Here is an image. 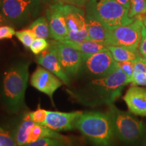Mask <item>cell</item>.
<instances>
[{
  "mask_svg": "<svg viewBox=\"0 0 146 146\" xmlns=\"http://www.w3.org/2000/svg\"><path fill=\"white\" fill-rule=\"evenodd\" d=\"M127 84V76L118 67L106 76L91 78L83 87L71 94L78 102L87 106H108L119 98Z\"/></svg>",
  "mask_w": 146,
  "mask_h": 146,
  "instance_id": "1",
  "label": "cell"
},
{
  "mask_svg": "<svg viewBox=\"0 0 146 146\" xmlns=\"http://www.w3.org/2000/svg\"><path fill=\"white\" fill-rule=\"evenodd\" d=\"M30 62L21 60L5 71L1 83V100L9 112L18 113L25 106V96L29 81Z\"/></svg>",
  "mask_w": 146,
  "mask_h": 146,
  "instance_id": "2",
  "label": "cell"
},
{
  "mask_svg": "<svg viewBox=\"0 0 146 146\" xmlns=\"http://www.w3.org/2000/svg\"><path fill=\"white\" fill-rule=\"evenodd\" d=\"M76 129L94 146H113L116 136L107 112H83L76 121Z\"/></svg>",
  "mask_w": 146,
  "mask_h": 146,
  "instance_id": "3",
  "label": "cell"
},
{
  "mask_svg": "<svg viewBox=\"0 0 146 146\" xmlns=\"http://www.w3.org/2000/svg\"><path fill=\"white\" fill-rule=\"evenodd\" d=\"M129 10L116 0H89L86 17L96 20L107 29H114L132 23L135 18L129 17Z\"/></svg>",
  "mask_w": 146,
  "mask_h": 146,
  "instance_id": "4",
  "label": "cell"
},
{
  "mask_svg": "<svg viewBox=\"0 0 146 146\" xmlns=\"http://www.w3.org/2000/svg\"><path fill=\"white\" fill-rule=\"evenodd\" d=\"M107 112L112 120L115 136L123 143L135 145L145 137V125L130 113L120 110L113 104L108 105Z\"/></svg>",
  "mask_w": 146,
  "mask_h": 146,
  "instance_id": "5",
  "label": "cell"
},
{
  "mask_svg": "<svg viewBox=\"0 0 146 146\" xmlns=\"http://www.w3.org/2000/svg\"><path fill=\"white\" fill-rule=\"evenodd\" d=\"M41 0H1L0 11L8 25L22 27L39 15Z\"/></svg>",
  "mask_w": 146,
  "mask_h": 146,
  "instance_id": "6",
  "label": "cell"
},
{
  "mask_svg": "<svg viewBox=\"0 0 146 146\" xmlns=\"http://www.w3.org/2000/svg\"><path fill=\"white\" fill-rule=\"evenodd\" d=\"M82 58L80 73L91 78L103 77L118 68L117 62L109 50L94 54H82Z\"/></svg>",
  "mask_w": 146,
  "mask_h": 146,
  "instance_id": "7",
  "label": "cell"
},
{
  "mask_svg": "<svg viewBox=\"0 0 146 146\" xmlns=\"http://www.w3.org/2000/svg\"><path fill=\"white\" fill-rule=\"evenodd\" d=\"M143 23L139 18L125 26L108 31L106 44L138 50L141 39V27Z\"/></svg>",
  "mask_w": 146,
  "mask_h": 146,
  "instance_id": "8",
  "label": "cell"
},
{
  "mask_svg": "<svg viewBox=\"0 0 146 146\" xmlns=\"http://www.w3.org/2000/svg\"><path fill=\"white\" fill-rule=\"evenodd\" d=\"M56 47L62 66L69 77H74L80 73L83 58L82 53L60 41H52Z\"/></svg>",
  "mask_w": 146,
  "mask_h": 146,
  "instance_id": "9",
  "label": "cell"
},
{
  "mask_svg": "<svg viewBox=\"0 0 146 146\" xmlns=\"http://www.w3.org/2000/svg\"><path fill=\"white\" fill-rule=\"evenodd\" d=\"M49 23L50 37L56 41H62L66 38L68 30L63 12V3L57 2L51 5L46 10Z\"/></svg>",
  "mask_w": 146,
  "mask_h": 146,
  "instance_id": "10",
  "label": "cell"
},
{
  "mask_svg": "<svg viewBox=\"0 0 146 146\" xmlns=\"http://www.w3.org/2000/svg\"><path fill=\"white\" fill-rule=\"evenodd\" d=\"M62 83L58 76L42 66H38L31 77L32 86L52 100L55 91L62 85Z\"/></svg>",
  "mask_w": 146,
  "mask_h": 146,
  "instance_id": "11",
  "label": "cell"
},
{
  "mask_svg": "<svg viewBox=\"0 0 146 146\" xmlns=\"http://www.w3.org/2000/svg\"><path fill=\"white\" fill-rule=\"evenodd\" d=\"M36 62L41 66L58 76L64 83L66 85L70 84V77L67 75L60 64L57 51L52 41L50 43V47L48 49L42 52L38 56Z\"/></svg>",
  "mask_w": 146,
  "mask_h": 146,
  "instance_id": "12",
  "label": "cell"
},
{
  "mask_svg": "<svg viewBox=\"0 0 146 146\" xmlns=\"http://www.w3.org/2000/svg\"><path fill=\"white\" fill-rule=\"evenodd\" d=\"M83 112H61L48 111L45 126L55 131H70L76 129V123Z\"/></svg>",
  "mask_w": 146,
  "mask_h": 146,
  "instance_id": "13",
  "label": "cell"
},
{
  "mask_svg": "<svg viewBox=\"0 0 146 146\" xmlns=\"http://www.w3.org/2000/svg\"><path fill=\"white\" fill-rule=\"evenodd\" d=\"M124 101L129 112L135 115L146 116V89L134 85L127 91Z\"/></svg>",
  "mask_w": 146,
  "mask_h": 146,
  "instance_id": "14",
  "label": "cell"
},
{
  "mask_svg": "<svg viewBox=\"0 0 146 146\" xmlns=\"http://www.w3.org/2000/svg\"><path fill=\"white\" fill-rule=\"evenodd\" d=\"M63 12L68 31H80L86 27L85 11L80 7L63 3Z\"/></svg>",
  "mask_w": 146,
  "mask_h": 146,
  "instance_id": "15",
  "label": "cell"
},
{
  "mask_svg": "<svg viewBox=\"0 0 146 146\" xmlns=\"http://www.w3.org/2000/svg\"><path fill=\"white\" fill-rule=\"evenodd\" d=\"M60 41L64 43L69 46L76 49V50L81 52L82 54H94L108 50V45L106 43L92 41V40H87V41L79 42V43L71 41L69 40H62V41Z\"/></svg>",
  "mask_w": 146,
  "mask_h": 146,
  "instance_id": "16",
  "label": "cell"
},
{
  "mask_svg": "<svg viewBox=\"0 0 146 146\" xmlns=\"http://www.w3.org/2000/svg\"><path fill=\"white\" fill-rule=\"evenodd\" d=\"M85 18L89 40L106 43L109 29L96 20L87 18L86 16Z\"/></svg>",
  "mask_w": 146,
  "mask_h": 146,
  "instance_id": "17",
  "label": "cell"
},
{
  "mask_svg": "<svg viewBox=\"0 0 146 146\" xmlns=\"http://www.w3.org/2000/svg\"><path fill=\"white\" fill-rule=\"evenodd\" d=\"M35 125V123L29 118L27 114H25L21 123L16 128L15 133L14 134L18 146H24L27 145L29 134Z\"/></svg>",
  "mask_w": 146,
  "mask_h": 146,
  "instance_id": "18",
  "label": "cell"
},
{
  "mask_svg": "<svg viewBox=\"0 0 146 146\" xmlns=\"http://www.w3.org/2000/svg\"><path fill=\"white\" fill-rule=\"evenodd\" d=\"M44 137L66 139L68 138V137L64 136L58 133L57 131L52 130V129L45 127L44 125H36V124H35L34 127H33L30 134H29L27 144L35 141L41 138Z\"/></svg>",
  "mask_w": 146,
  "mask_h": 146,
  "instance_id": "19",
  "label": "cell"
},
{
  "mask_svg": "<svg viewBox=\"0 0 146 146\" xmlns=\"http://www.w3.org/2000/svg\"><path fill=\"white\" fill-rule=\"evenodd\" d=\"M108 48L116 62L131 61L133 62L141 57L139 51L138 50L134 51L126 47L114 45H108Z\"/></svg>",
  "mask_w": 146,
  "mask_h": 146,
  "instance_id": "20",
  "label": "cell"
},
{
  "mask_svg": "<svg viewBox=\"0 0 146 146\" xmlns=\"http://www.w3.org/2000/svg\"><path fill=\"white\" fill-rule=\"evenodd\" d=\"M29 29L32 31L35 38L47 39L50 36L48 21L47 18L44 16H41L35 20L29 27Z\"/></svg>",
  "mask_w": 146,
  "mask_h": 146,
  "instance_id": "21",
  "label": "cell"
},
{
  "mask_svg": "<svg viewBox=\"0 0 146 146\" xmlns=\"http://www.w3.org/2000/svg\"><path fill=\"white\" fill-rule=\"evenodd\" d=\"M71 143L68 137L66 139L44 137L24 146H71Z\"/></svg>",
  "mask_w": 146,
  "mask_h": 146,
  "instance_id": "22",
  "label": "cell"
},
{
  "mask_svg": "<svg viewBox=\"0 0 146 146\" xmlns=\"http://www.w3.org/2000/svg\"><path fill=\"white\" fill-rule=\"evenodd\" d=\"M146 14V0H131L129 18H139Z\"/></svg>",
  "mask_w": 146,
  "mask_h": 146,
  "instance_id": "23",
  "label": "cell"
},
{
  "mask_svg": "<svg viewBox=\"0 0 146 146\" xmlns=\"http://www.w3.org/2000/svg\"><path fill=\"white\" fill-rule=\"evenodd\" d=\"M15 35L25 47H30L31 45L35 39V36L29 29L16 31Z\"/></svg>",
  "mask_w": 146,
  "mask_h": 146,
  "instance_id": "24",
  "label": "cell"
},
{
  "mask_svg": "<svg viewBox=\"0 0 146 146\" xmlns=\"http://www.w3.org/2000/svg\"><path fill=\"white\" fill-rule=\"evenodd\" d=\"M48 111L45 110L44 109L42 108H38L36 109L35 111L33 112H30L27 113V116H29V118L32 120L33 122H34L35 123L36 125H44L45 120H46L47 115Z\"/></svg>",
  "mask_w": 146,
  "mask_h": 146,
  "instance_id": "25",
  "label": "cell"
},
{
  "mask_svg": "<svg viewBox=\"0 0 146 146\" xmlns=\"http://www.w3.org/2000/svg\"><path fill=\"white\" fill-rule=\"evenodd\" d=\"M50 47V43L45 39L35 38L29 48L35 55H39Z\"/></svg>",
  "mask_w": 146,
  "mask_h": 146,
  "instance_id": "26",
  "label": "cell"
},
{
  "mask_svg": "<svg viewBox=\"0 0 146 146\" xmlns=\"http://www.w3.org/2000/svg\"><path fill=\"white\" fill-rule=\"evenodd\" d=\"M0 146H18L14 135L1 127H0Z\"/></svg>",
  "mask_w": 146,
  "mask_h": 146,
  "instance_id": "27",
  "label": "cell"
},
{
  "mask_svg": "<svg viewBox=\"0 0 146 146\" xmlns=\"http://www.w3.org/2000/svg\"><path fill=\"white\" fill-rule=\"evenodd\" d=\"M64 40H69V41H71L78 42V43L89 40L87 26L80 31H68V35H67L66 38Z\"/></svg>",
  "mask_w": 146,
  "mask_h": 146,
  "instance_id": "28",
  "label": "cell"
},
{
  "mask_svg": "<svg viewBox=\"0 0 146 146\" xmlns=\"http://www.w3.org/2000/svg\"><path fill=\"white\" fill-rule=\"evenodd\" d=\"M117 66L125 73L127 77L128 84L131 83L133 72H134V67H133V62L131 61H122L116 62Z\"/></svg>",
  "mask_w": 146,
  "mask_h": 146,
  "instance_id": "29",
  "label": "cell"
},
{
  "mask_svg": "<svg viewBox=\"0 0 146 146\" xmlns=\"http://www.w3.org/2000/svg\"><path fill=\"white\" fill-rule=\"evenodd\" d=\"M15 34V30L11 25H5L0 26V40L12 39Z\"/></svg>",
  "mask_w": 146,
  "mask_h": 146,
  "instance_id": "30",
  "label": "cell"
},
{
  "mask_svg": "<svg viewBox=\"0 0 146 146\" xmlns=\"http://www.w3.org/2000/svg\"><path fill=\"white\" fill-rule=\"evenodd\" d=\"M131 83L134 85L146 86V72H133Z\"/></svg>",
  "mask_w": 146,
  "mask_h": 146,
  "instance_id": "31",
  "label": "cell"
},
{
  "mask_svg": "<svg viewBox=\"0 0 146 146\" xmlns=\"http://www.w3.org/2000/svg\"><path fill=\"white\" fill-rule=\"evenodd\" d=\"M139 51L143 57L146 58V27L143 24L141 27V39L139 45Z\"/></svg>",
  "mask_w": 146,
  "mask_h": 146,
  "instance_id": "32",
  "label": "cell"
},
{
  "mask_svg": "<svg viewBox=\"0 0 146 146\" xmlns=\"http://www.w3.org/2000/svg\"><path fill=\"white\" fill-rule=\"evenodd\" d=\"M141 57H139L137 60L133 62V67H134L135 72H146V66L145 63L142 61Z\"/></svg>",
  "mask_w": 146,
  "mask_h": 146,
  "instance_id": "33",
  "label": "cell"
},
{
  "mask_svg": "<svg viewBox=\"0 0 146 146\" xmlns=\"http://www.w3.org/2000/svg\"><path fill=\"white\" fill-rule=\"evenodd\" d=\"M58 1L64 3H67V4L76 5V6L78 7H82L83 5H86L89 0H58Z\"/></svg>",
  "mask_w": 146,
  "mask_h": 146,
  "instance_id": "34",
  "label": "cell"
},
{
  "mask_svg": "<svg viewBox=\"0 0 146 146\" xmlns=\"http://www.w3.org/2000/svg\"><path fill=\"white\" fill-rule=\"evenodd\" d=\"M118 3L121 4L125 8H127L129 10L130 8V1L131 0H116Z\"/></svg>",
  "mask_w": 146,
  "mask_h": 146,
  "instance_id": "35",
  "label": "cell"
},
{
  "mask_svg": "<svg viewBox=\"0 0 146 146\" xmlns=\"http://www.w3.org/2000/svg\"><path fill=\"white\" fill-rule=\"evenodd\" d=\"M5 25H8V23L7 22L6 19L5 18L4 16L3 15V14L1 13V11H0V26Z\"/></svg>",
  "mask_w": 146,
  "mask_h": 146,
  "instance_id": "36",
  "label": "cell"
},
{
  "mask_svg": "<svg viewBox=\"0 0 146 146\" xmlns=\"http://www.w3.org/2000/svg\"><path fill=\"white\" fill-rule=\"evenodd\" d=\"M139 19H140L141 21H142V23H143V25L146 27V14H145V15H143V16H141V18H139Z\"/></svg>",
  "mask_w": 146,
  "mask_h": 146,
  "instance_id": "37",
  "label": "cell"
},
{
  "mask_svg": "<svg viewBox=\"0 0 146 146\" xmlns=\"http://www.w3.org/2000/svg\"><path fill=\"white\" fill-rule=\"evenodd\" d=\"M141 60H142V61L144 63H145V66H146V58H145V57H143V56H141Z\"/></svg>",
  "mask_w": 146,
  "mask_h": 146,
  "instance_id": "38",
  "label": "cell"
},
{
  "mask_svg": "<svg viewBox=\"0 0 146 146\" xmlns=\"http://www.w3.org/2000/svg\"><path fill=\"white\" fill-rule=\"evenodd\" d=\"M1 0H0V5H1Z\"/></svg>",
  "mask_w": 146,
  "mask_h": 146,
  "instance_id": "39",
  "label": "cell"
}]
</instances>
